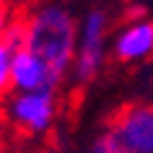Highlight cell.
<instances>
[{
  "label": "cell",
  "instance_id": "cell-1",
  "mask_svg": "<svg viewBox=\"0 0 153 153\" xmlns=\"http://www.w3.org/2000/svg\"><path fill=\"white\" fill-rule=\"evenodd\" d=\"M26 26V49L65 75L75 55V21L57 0H29L16 8Z\"/></svg>",
  "mask_w": 153,
  "mask_h": 153
},
{
  "label": "cell",
  "instance_id": "cell-2",
  "mask_svg": "<svg viewBox=\"0 0 153 153\" xmlns=\"http://www.w3.org/2000/svg\"><path fill=\"white\" fill-rule=\"evenodd\" d=\"M106 132L122 153H153V106L122 104L106 117Z\"/></svg>",
  "mask_w": 153,
  "mask_h": 153
},
{
  "label": "cell",
  "instance_id": "cell-3",
  "mask_svg": "<svg viewBox=\"0 0 153 153\" xmlns=\"http://www.w3.org/2000/svg\"><path fill=\"white\" fill-rule=\"evenodd\" d=\"M55 117V96L49 91H18L8 101V120L21 132H44Z\"/></svg>",
  "mask_w": 153,
  "mask_h": 153
},
{
  "label": "cell",
  "instance_id": "cell-4",
  "mask_svg": "<svg viewBox=\"0 0 153 153\" xmlns=\"http://www.w3.org/2000/svg\"><path fill=\"white\" fill-rule=\"evenodd\" d=\"M106 31H109V13L104 8H94L86 18L81 52L75 57V81L81 88L96 75L99 65H101V49H104Z\"/></svg>",
  "mask_w": 153,
  "mask_h": 153
},
{
  "label": "cell",
  "instance_id": "cell-5",
  "mask_svg": "<svg viewBox=\"0 0 153 153\" xmlns=\"http://www.w3.org/2000/svg\"><path fill=\"white\" fill-rule=\"evenodd\" d=\"M10 78L13 91H52L62 83V75L52 70L42 57H36L31 49H18L10 60Z\"/></svg>",
  "mask_w": 153,
  "mask_h": 153
},
{
  "label": "cell",
  "instance_id": "cell-6",
  "mask_svg": "<svg viewBox=\"0 0 153 153\" xmlns=\"http://www.w3.org/2000/svg\"><path fill=\"white\" fill-rule=\"evenodd\" d=\"M151 52H153V21H137V24L127 26L114 44V57L122 62L145 57Z\"/></svg>",
  "mask_w": 153,
  "mask_h": 153
},
{
  "label": "cell",
  "instance_id": "cell-7",
  "mask_svg": "<svg viewBox=\"0 0 153 153\" xmlns=\"http://www.w3.org/2000/svg\"><path fill=\"white\" fill-rule=\"evenodd\" d=\"M10 60H13V52L8 49V44L0 39V101L13 94V78H10Z\"/></svg>",
  "mask_w": 153,
  "mask_h": 153
},
{
  "label": "cell",
  "instance_id": "cell-8",
  "mask_svg": "<svg viewBox=\"0 0 153 153\" xmlns=\"http://www.w3.org/2000/svg\"><path fill=\"white\" fill-rule=\"evenodd\" d=\"M13 16H16V5L8 3V0H0V39H3V34H5L8 24L13 21Z\"/></svg>",
  "mask_w": 153,
  "mask_h": 153
},
{
  "label": "cell",
  "instance_id": "cell-9",
  "mask_svg": "<svg viewBox=\"0 0 153 153\" xmlns=\"http://www.w3.org/2000/svg\"><path fill=\"white\" fill-rule=\"evenodd\" d=\"M8 3H13V5H16V8H21V5H26V3H29V0H8Z\"/></svg>",
  "mask_w": 153,
  "mask_h": 153
},
{
  "label": "cell",
  "instance_id": "cell-10",
  "mask_svg": "<svg viewBox=\"0 0 153 153\" xmlns=\"http://www.w3.org/2000/svg\"><path fill=\"white\" fill-rule=\"evenodd\" d=\"M0 117H3V101H0Z\"/></svg>",
  "mask_w": 153,
  "mask_h": 153
}]
</instances>
